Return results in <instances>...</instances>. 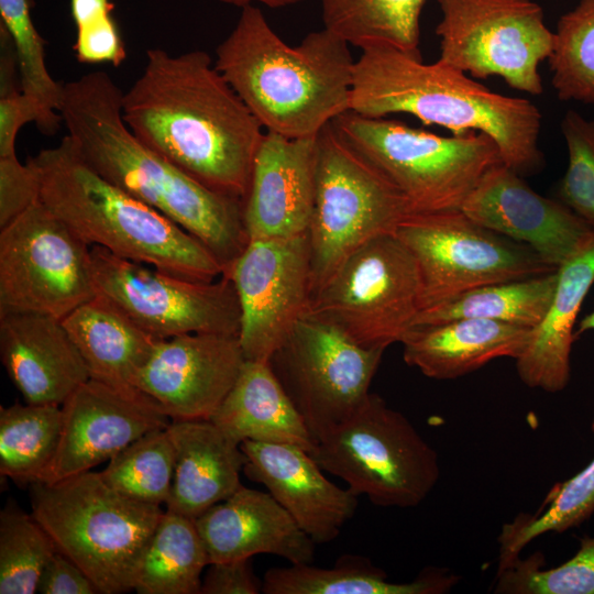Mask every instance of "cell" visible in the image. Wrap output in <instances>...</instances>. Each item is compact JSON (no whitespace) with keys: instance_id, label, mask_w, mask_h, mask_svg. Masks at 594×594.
<instances>
[{"instance_id":"1","label":"cell","mask_w":594,"mask_h":594,"mask_svg":"<svg viewBox=\"0 0 594 594\" xmlns=\"http://www.w3.org/2000/svg\"><path fill=\"white\" fill-rule=\"evenodd\" d=\"M122 114L134 135L169 163L244 201L263 127L209 54L147 50L142 73L122 94Z\"/></svg>"},{"instance_id":"2","label":"cell","mask_w":594,"mask_h":594,"mask_svg":"<svg viewBox=\"0 0 594 594\" xmlns=\"http://www.w3.org/2000/svg\"><path fill=\"white\" fill-rule=\"evenodd\" d=\"M122 94L102 70L64 82L59 114L67 135L94 170L182 227L226 270L249 241L243 201L205 186L139 140L123 119Z\"/></svg>"},{"instance_id":"3","label":"cell","mask_w":594,"mask_h":594,"mask_svg":"<svg viewBox=\"0 0 594 594\" xmlns=\"http://www.w3.org/2000/svg\"><path fill=\"white\" fill-rule=\"evenodd\" d=\"M350 110L369 118L407 113L454 135L484 133L503 163L522 177L544 165L542 117L530 100L498 94L459 69L439 61L426 64L395 47L362 50L353 67Z\"/></svg>"},{"instance_id":"4","label":"cell","mask_w":594,"mask_h":594,"mask_svg":"<svg viewBox=\"0 0 594 594\" xmlns=\"http://www.w3.org/2000/svg\"><path fill=\"white\" fill-rule=\"evenodd\" d=\"M349 44L327 29L286 44L256 6L241 9L215 66L266 131L312 138L350 110Z\"/></svg>"},{"instance_id":"5","label":"cell","mask_w":594,"mask_h":594,"mask_svg":"<svg viewBox=\"0 0 594 594\" xmlns=\"http://www.w3.org/2000/svg\"><path fill=\"white\" fill-rule=\"evenodd\" d=\"M28 161L38 176V200L88 245L190 279L223 275L220 261L199 240L99 175L68 135Z\"/></svg>"},{"instance_id":"6","label":"cell","mask_w":594,"mask_h":594,"mask_svg":"<svg viewBox=\"0 0 594 594\" xmlns=\"http://www.w3.org/2000/svg\"><path fill=\"white\" fill-rule=\"evenodd\" d=\"M31 514L57 551L76 563L101 594L134 590L150 539L164 513L110 486L100 472H84L29 486Z\"/></svg>"},{"instance_id":"7","label":"cell","mask_w":594,"mask_h":594,"mask_svg":"<svg viewBox=\"0 0 594 594\" xmlns=\"http://www.w3.org/2000/svg\"><path fill=\"white\" fill-rule=\"evenodd\" d=\"M331 125L403 195L411 215L460 210L484 174L503 163L496 143L481 132L444 136L352 110Z\"/></svg>"},{"instance_id":"8","label":"cell","mask_w":594,"mask_h":594,"mask_svg":"<svg viewBox=\"0 0 594 594\" xmlns=\"http://www.w3.org/2000/svg\"><path fill=\"white\" fill-rule=\"evenodd\" d=\"M311 457L356 496L382 507H415L440 477L437 451L375 393L316 442Z\"/></svg>"},{"instance_id":"9","label":"cell","mask_w":594,"mask_h":594,"mask_svg":"<svg viewBox=\"0 0 594 594\" xmlns=\"http://www.w3.org/2000/svg\"><path fill=\"white\" fill-rule=\"evenodd\" d=\"M409 215L403 195L331 123L324 127L317 135L315 206L308 230L312 295L351 253L380 235L395 233Z\"/></svg>"},{"instance_id":"10","label":"cell","mask_w":594,"mask_h":594,"mask_svg":"<svg viewBox=\"0 0 594 594\" xmlns=\"http://www.w3.org/2000/svg\"><path fill=\"white\" fill-rule=\"evenodd\" d=\"M420 310L415 257L388 233L351 253L312 295L306 315L331 323L363 348L386 350L403 342Z\"/></svg>"},{"instance_id":"11","label":"cell","mask_w":594,"mask_h":594,"mask_svg":"<svg viewBox=\"0 0 594 594\" xmlns=\"http://www.w3.org/2000/svg\"><path fill=\"white\" fill-rule=\"evenodd\" d=\"M442 18L438 61L474 78L499 77L532 96L543 92L540 64L554 32L532 0H437Z\"/></svg>"},{"instance_id":"12","label":"cell","mask_w":594,"mask_h":594,"mask_svg":"<svg viewBox=\"0 0 594 594\" xmlns=\"http://www.w3.org/2000/svg\"><path fill=\"white\" fill-rule=\"evenodd\" d=\"M0 229V315L64 319L97 296L91 246L43 202Z\"/></svg>"},{"instance_id":"13","label":"cell","mask_w":594,"mask_h":594,"mask_svg":"<svg viewBox=\"0 0 594 594\" xmlns=\"http://www.w3.org/2000/svg\"><path fill=\"white\" fill-rule=\"evenodd\" d=\"M395 234L415 257L421 310L484 285L557 271L530 246L476 223L461 209L409 215Z\"/></svg>"},{"instance_id":"14","label":"cell","mask_w":594,"mask_h":594,"mask_svg":"<svg viewBox=\"0 0 594 594\" xmlns=\"http://www.w3.org/2000/svg\"><path fill=\"white\" fill-rule=\"evenodd\" d=\"M97 295L156 339L186 333L239 334L240 306L231 279L180 277L90 249Z\"/></svg>"},{"instance_id":"15","label":"cell","mask_w":594,"mask_h":594,"mask_svg":"<svg viewBox=\"0 0 594 594\" xmlns=\"http://www.w3.org/2000/svg\"><path fill=\"white\" fill-rule=\"evenodd\" d=\"M384 352L305 315L268 362L316 444L366 398Z\"/></svg>"},{"instance_id":"16","label":"cell","mask_w":594,"mask_h":594,"mask_svg":"<svg viewBox=\"0 0 594 594\" xmlns=\"http://www.w3.org/2000/svg\"><path fill=\"white\" fill-rule=\"evenodd\" d=\"M240 306L239 341L245 360L268 362L312 296L308 233L293 238L250 239L223 272Z\"/></svg>"},{"instance_id":"17","label":"cell","mask_w":594,"mask_h":594,"mask_svg":"<svg viewBox=\"0 0 594 594\" xmlns=\"http://www.w3.org/2000/svg\"><path fill=\"white\" fill-rule=\"evenodd\" d=\"M245 361L237 334L205 332L158 339L136 386L170 420H210Z\"/></svg>"},{"instance_id":"18","label":"cell","mask_w":594,"mask_h":594,"mask_svg":"<svg viewBox=\"0 0 594 594\" xmlns=\"http://www.w3.org/2000/svg\"><path fill=\"white\" fill-rule=\"evenodd\" d=\"M461 210L476 223L530 246L557 270L594 240V227L559 199L536 193L504 163L484 174Z\"/></svg>"},{"instance_id":"19","label":"cell","mask_w":594,"mask_h":594,"mask_svg":"<svg viewBox=\"0 0 594 594\" xmlns=\"http://www.w3.org/2000/svg\"><path fill=\"white\" fill-rule=\"evenodd\" d=\"M55 455L40 482L54 483L109 461L143 435L167 428L170 418L147 395H130L89 380L61 406Z\"/></svg>"},{"instance_id":"20","label":"cell","mask_w":594,"mask_h":594,"mask_svg":"<svg viewBox=\"0 0 594 594\" xmlns=\"http://www.w3.org/2000/svg\"><path fill=\"white\" fill-rule=\"evenodd\" d=\"M317 136L266 131L255 153L243 222L250 239L308 233L316 193Z\"/></svg>"},{"instance_id":"21","label":"cell","mask_w":594,"mask_h":594,"mask_svg":"<svg viewBox=\"0 0 594 594\" xmlns=\"http://www.w3.org/2000/svg\"><path fill=\"white\" fill-rule=\"evenodd\" d=\"M243 473L263 484L316 544L334 540L354 516L358 496L329 481L305 449L245 440Z\"/></svg>"},{"instance_id":"22","label":"cell","mask_w":594,"mask_h":594,"mask_svg":"<svg viewBox=\"0 0 594 594\" xmlns=\"http://www.w3.org/2000/svg\"><path fill=\"white\" fill-rule=\"evenodd\" d=\"M0 358L28 404L62 406L90 380L63 320L51 315H0Z\"/></svg>"},{"instance_id":"23","label":"cell","mask_w":594,"mask_h":594,"mask_svg":"<svg viewBox=\"0 0 594 594\" xmlns=\"http://www.w3.org/2000/svg\"><path fill=\"white\" fill-rule=\"evenodd\" d=\"M209 563L273 554L311 563L315 541L267 492L241 486L195 519Z\"/></svg>"},{"instance_id":"24","label":"cell","mask_w":594,"mask_h":594,"mask_svg":"<svg viewBox=\"0 0 594 594\" xmlns=\"http://www.w3.org/2000/svg\"><path fill=\"white\" fill-rule=\"evenodd\" d=\"M167 431L175 453L167 510L196 519L242 486L248 458L211 420H172Z\"/></svg>"},{"instance_id":"25","label":"cell","mask_w":594,"mask_h":594,"mask_svg":"<svg viewBox=\"0 0 594 594\" xmlns=\"http://www.w3.org/2000/svg\"><path fill=\"white\" fill-rule=\"evenodd\" d=\"M532 328L485 319L415 327L403 340L406 364L433 380H454L499 358L517 359Z\"/></svg>"},{"instance_id":"26","label":"cell","mask_w":594,"mask_h":594,"mask_svg":"<svg viewBox=\"0 0 594 594\" xmlns=\"http://www.w3.org/2000/svg\"><path fill=\"white\" fill-rule=\"evenodd\" d=\"M551 304L519 358L516 370L530 388L563 391L571 377V352L582 304L594 286V240L558 268Z\"/></svg>"},{"instance_id":"27","label":"cell","mask_w":594,"mask_h":594,"mask_svg":"<svg viewBox=\"0 0 594 594\" xmlns=\"http://www.w3.org/2000/svg\"><path fill=\"white\" fill-rule=\"evenodd\" d=\"M62 320L91 380L125 394H144L138 377L158 339L98 295Z\"/></svg>"},{"instance_id":"28","label":"cell","mask_w":594,"mask_h":594,"mask_svg":"<svg viewBox=\"0 0 594 594\" xmlns=\"http://www.w3.org/2000/svg\"><path fill=\"white\" fill-rule=\"evenodd\" d=\"M238 443H286L312 451L315 442L270 362L246 360L210 419Z\"/></svg>"},{"instance_id":"29","label":"cell","mask_w":594,"mask_h":594,"mask_svg":"<svg viewBox=\"0 0 594 594\" xmlns=\"http://www.w3.org/2000/svg\"><path fill=\"white\" fill-rule=\"evenodd\" d=\"M460 578L444 568L427 566L409 582H393L367 558L343 554L332 568L311 563L268 569L264 594H444Z\"/></svg>"},{"instance_id":"30","label":"cell","mask_w":594,"mask_h":594,"mask_svg":"<svg viewBox=\"0 0 594 594\" xmlns=\"http://www.w3.org/2000/svg\"><path fill=\"white\" fill-rule=\"evenodd\" d=\"M558 271V270H557ZM484 285L422 309L415 327L457 319H485L535 328L553 298L558 272Z\"/></svg>"},{"instance_id":"31","label":"cell","mask_w":594,"mask_h":594,"mask_svg":"<svg viewBox=\"0 0 594 594\" xmlns=\"http://www.w3.org/2000/svg\"><path fill=\"white\" fill-rule=\"evenodd\" d=\"M208 553L195 519L164 510L134 583L139 594H199Z\"/></svg>"},{"instance_id":"32","label":"cell","mask_w":594,"mask_h":594,"mask_svg":"<svg viewBox=\"0 0 594 594\" xmlns=\"http://www.w3.org/2000/svg\"><path fill=\"white\" fill-rule=\"evenodd\" d=\"M426 0H321L323 28L361 50L391 46L421 56L420 15Z\"/></svg>"},{"instance_id":"33","label":"cell","mask_w":594,"mask_h":594,"mask_svg":"<svg viewBox=\"0 0 594 594\" xmlns=\"http://www.w3.org/2000/svg\"><path fill=\"white\" fill-rule=\"evenodd\" d=\"M62 407L15 403L0 407V473L18 485L42 480L58 447Z\"/></svg>"},{"instance_id":"34","label":"cell","mask_w":594,"mask_h":594,"mask_svg":"<svg viewBox=\"0 0 594 594\" xmlns=\"http://www.w3.org/2000/svg\"><path fill=\"white\" fill-rule=\"evenodd\" d=\"M594 431V419L592 421ZM594 514V458L578 474L552 487L535 514H520L503 525L498 536V568L518 557L532 540L563 532Z\"/></svg>"},{"instance_id":"35","label":"cell","mask_w":594,"mask_h":594,"mask_svg":"<svg viewBox=\"0 0 594 594\" xmlns=\"http://www.w3.org/2000/svg\"><path fill=\"white\" fill-rule=\"evenodd\" d=\"M175 469L167 428L150 431L113 455L100 472L113 488L133 499L167 504Z\"/></svg>"},{"instance_id":"36","label":"cell","mask_w":594,"mask_h":594,"mask_svg":"<svg viewBox=\"0 0 594 594\" xmlns=\"http://www.w3.org/2000/svg\"><path fill=\"white\" fill-rule=\"evenodd\" d=\"M548 62L560 100L594 105V0L561 15Z\"/></svg>"},{"instance_id":"37","label":"cell","mask_w":594,"mask_h":594,"mask_svg":"<svg viewBox=\"0 0 594 594\" xmlns=\"http://www.w3.org/2000/svg\"><path fill=\"white\" fill-rule=\"evenodd\" d=\"M0 20L13 44L21 90L41 108L52 135L63 124V84L47 70L44 40L32 20L31 0H0Z\"/></svg>"},{"instance_id":"38","label":"cell","mask_w":594,"mask_h":594,"mask_svg":"<svg viewBox=\"0 0 594 594\" xmlns=\"http://www.w3.org/2000/svg\"><path fill=\"white\" fill-rule=\"evenodd\" d=\"M57 551L32 514L14 501L0 512V594H33L41 573Z\"/></svg>"},{"instance_id":"39","label":"cell","mask_w":594,"mask_h":594,"mask_svg":"<svg viewBox=\"0 0 594 594\" xmlns=\"http://www.w3.org/2000/svg\"><path fill=\"white\" fill-rule=\"evenodd\" d=\"M543 554L520 556L497 568L496 594H594V537L580 539V548L570 560L541 569Z\"/></svg>"},{"instance_id":"40","label":"cell","mask_w":594,"mask_h":594,"mask_svg":"<svg viewBox=\"0 0 594 594\" xmlns=\"http://www.w3.org/2000/svg\"><path fill=\"white\" fill-rule=\"evenodd\" d=\"M561 132L568 166L558 187V199L594 227V118L569 110L561 120Z\"/></svg>"},{"instance_id":"41","label":"cell","mask_w":594,"mask_h":594,"mask_svg":"<svg viewBox=\"0 0 594 594\" xmlns=\"http://www.w3.org/2000/svg\"><path fill=\"white\" fill-rule=\"evenodd\" d=\"M40 182L34 166L18 156L0 157V228L38 200Z\"/></svg>"},{"instance_id":"42","label":"cell","mask_w":594,"mask_h":594,"mask_svg":"<svg viewBox=\"0 0 594 594\" xmlns=\"http://www.w3.org/2000/svg\"><path fill=\"white\" fill-rule=\"evenodd\" d=\"M73 47L76 58L85 64H111L118 67L127 57L124 42L114 18L77 31Z\"/></svg>"},{"instance_id":"43","label":"cell","mask_w":594,"mask_h":594,"mask_svg":"<svg viewBox=\"0 0 594 594\" xmlns=\"http://www.w3.org/2000/svg\"><path fill=\"white\" fill-rule=\"evenodd\" d=\"M251 559L209 563L199 594L262 593L263 580L255 574Z\"/></svg>"},{"instance_id":"44","label":"cell","mask_w":594,"mask_h":594,"mask_svg":"<svg viewBox=\"0 0 594 594\" xmlns=\"http://www.w3.org/2000/svg\"><path fill=\"white\" fill-rule=\"evenodd\" d=\"M36 592L42 594L99 593L90 578L59 551H56L44 566Z\"/></svg>"},{"instance_id":"45","label":"cell","mask_w":594,"mask_h":594,"mask_svg":"<svg viewBox=\"0 0 594 594\" xmlns=\"http://www.w3.org/2000/svg\"><path fill=\"white\" fill-rule=\"evenodd\" d=\"M69 7L77 31L113 18V0H69Z\"/></svg>"},{"instance_id":"46","label":"cell","mask_w":594,"mask_h":594,"mask_svg":"<svg viewBox=\"0 0 594 594\" xmlns=\"http://www.w3.org/2000/svg\"><path fill=\"white\" fill-rule=\"evenodd\" d=\"M218 1L226 4L235 6L242 9L243 7L255 6L256 3H261L270 8H282V7H287L290 4L298 3L302 0H218Z\"/></svg>"},{"instance_id":"47","label":"cell","mask_w":594,"mask_h":594,"mask_svg":"<svg viewBox=\"0 0 594 594\" xmlns=\"http://www.w3.org/2000/svg\"><path fill=\"white\" fill-rule=\"evenodd\" d=\"M588 331H594V308L576 323L575 338Z\"/></svg>"}]
</instances>
